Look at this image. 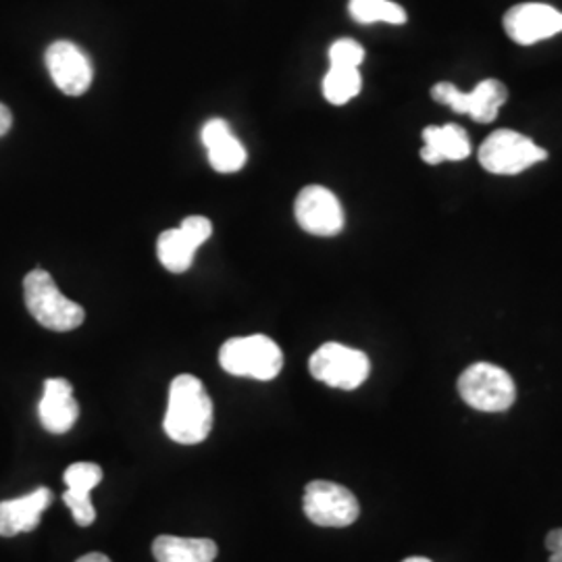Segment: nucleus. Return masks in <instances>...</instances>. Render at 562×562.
Wrapping results in <instances>:
<instances>
[{
  "instance_id": "nucleus-9",
  "label": "nucleus",
  "mask_w": 562,
  "mask_h": 562,
  "mask_svg": "<svg viewBox=\"0 0 562 562\" xmlns=\"http://www.w3.org/2000/svg\"><path fill=\"white\" fill-rule=\"evenodd\" d=\"M296 222L304 232L322 238L338 236L344 229V209L338 196L323 186L302 188L294 204Z\"/></svg>"
},
{
  "instance_id": "nucleus-16",
  "label": "nucleus",
  "mask_w": 562,
  "mask_h": 562,
  "mask_svg": "<svg viewBox=\"0 0 562 562\" xmlns=\"http://www.w3.org/2000/svg\"><path fill=\"white\" fill-rule=\"evenodd\" d=\"M217 552V543L206 538L159 536L153 542V557L157 562H215Z\"/></svg>"
},
{
  "instance_id": "nucleus-2",
  "label": "nucleus",
  "mask_w": 562,
  "mask_h": 562,
  "mask_svg": "<svg viewBox=\"0 0 562 562\" xmlns=\"http://www.w3.org/2000/svg\"><path fill=\"white\" fill-rule=\"evenodd\" d=\"M23 296L32 317L50 331L78 329L86 319L80 304L63 296L50 273L44 269H34L25 276Z\"/></svg>"
},
{
  "instance_id": "nucleus-17",
  "label": "nucleus",
  "mask_w": 562,
  "mask_h": 562,
  "mask_svg": "<svg viewBox=\"0 0 562 562\" xmlns=\"http://www.w3.org/2000/svg\"><path fill=\"white\" fill-rule=\"evenodd\" d=\"M199 246L190 240L181 227L162 232L157 240V255L162 267L171 273H183L192 267Z\"/></svg>"
},
{
  "instance_id": "nucleus-4",
  "label": "nucleus",
  "mask_w": 562,
  "mask_h": 562,
  "mask_svg": "<svg viewBox=\"0 0 562 562\" xmlns=\"http://www.w3.org/2000/svg\"><path fill=\"white\" fill-rule=\"evenodd\" d=\"M459 394L471 408L482 413H504L517 401L513 378L492 362H475L462 371Z\"/></svg>"
},
{
  "instance_id": "nucleus-8",
  "label": "nucleus",
  "mask_w": 562,
  "mask_h": 562,
  "mask_svg": "<svg viewBox=\"0 0 562 562\" xmlns=\"http://www.w3.org/2000/svg\"><path fill=\"white\" fill-rule=\"evenodd\" d=\"M431 99L450 106L454 113L469 115L471 120L480 123H490L498 117L504 102L508 99V90L498 80L480 81L471 92H462L450 81H440L431 88Z\"/></svg>"
},
{
  "instance_id": "nucleus-19",
  "label": "nucleus",
  "mask_w": 562,
  "mask_h": 562,
  "mask_svg": "<svg viewBox=\"0 0 562 562\" xmlns=\"http://www.w3.org/2000/svg\"><path fill=\"white\" fill-rule=\"evenodd\" d=\"M348 13L357 23L385 21L392 25H402L406 21V13L401 4L390 0H350Z\"/></svg>"
},
{
  "instance_id": "nucleus-11",
  "label": "nucleus",
  "mask_w": 562,
  "mask_h": 562,
  "mask_svg": "<svg viewBox=\"0 0 562 562\" xmlns=\"http://www.w3.org/2000/svg\"><path fill=\"white\" fill-rule=\"evenodd\" d=\"M508 38L521 46L552 38L562 32V13L543 2H522L504 15Z\"/></svg>"
},
{
  "instance_id": "nucleus-12",
  "label": "nucleus",
  "mask_w": 562,
  "mask_h": 562,
  "mask_svg": "<svg viewBox=\"0 0 562 562\" xmlns=\"http://www.w3.org/2000/svg\"><path fill=\"white\" fill-rule=\"evenodd\" d=\"M38 417L46 431L67 434L80 417V404L74 398L71 383L53 378L44 383V396L38 404Z\"/></svg>"
},
{
  "instance_id": "nucleus-1",
  "label": "nucleus",
  "mask_w": 562,
  "mask_h": 562,
  "mask_svg": "<svg viewBox=\"0 0 562 562\" xmlns=\"http://www.w3.org/2000/svg\"><path fill=\"white\" fill-rule=\"evenodd\" d=\"M162 427L173 442L183 446L209 438L213 429V401L199 378L183 373L171 382Z\"/></svg>"
},
{
  "instance_id": "nucleus-14",
  "label": "nucleus",
  "mask_w": 562,
  "mask_h": 562,
  "mask_svg": "<svg viewBox=\"0 0 562 562\" xmlns=\"http://www.w3.org/2000/svg\"><path fill=\"white\" fill-rule=\"evenodd\" d=\"M202 144L209 162L217 173H236L246 165V148L232 134L227 121L211 120L202 127Z\"/></svg>"
},
{
  "instance_id": "nucleus-25",
  "label": "nucleus",
  "mask_w": 562,
  "mask_h": 562,
  "mask_svg": "<svg viewBox=\"0 0 562 562\" xmlns=\"http://www.w3.org/2000/svg\"><path fill=\"white\" fill-rule=\"evenodd\" d=\"M11 125H13V115H11V111L0 102V136H4V134L11 130Z\"/></svg>"
},
{
  "instance_id": "nucleus-22",
  "label": "nucleus",
  "mask_w": 562,
  "mask_h": 562,
  "mask_svg": "<svg viewBox=\"0 0 562 562\" xmlns=\"http://www.w3.org/2000/svg\"><path fill=\"white\" fill-rule=\"evenodd\" d=\"M63 503L69 506V510L74 515V521L78 522L80 527H90L92 522L97 521V510H94V504L90 501V494L67 490L63 494Z\"/></svg>"
},
{
  "instance_id": "nucleus-23",
  "label": "nucleus",
  "mask_w": 562,
  "mask_h": 562,
  "mask_svg": "<svg viewBox=\"0 0 562 562\" xmlns=\"http://www.w3.org/2000/svg\"><path fill=\"white\" fill-rule=\"evenodd\" d=\"M180 227L183 229V234L194 241L199 248L213 236V223H211V220H206V217H201V215L186 217L181 222Z\"/></svg>"
},
{
  "instance_id": "nucleus-21",
  "label": "nucleus",
  "mask_w": 562,
  "mask_h": 562,
  "mask_svg": "<svg viewBox=\"0 0 562 562\" xmlns=\"http://www.w3.org/2000/svg\"><path fill=\"white\" fill-rule=\"evenodd\" d=\"M364 60V48L357 41L341 38L329 48V67H352L359 69Z\"/></svg>"
},
{
  "instance_id": "nucleus-15",
  "label": "nucleus",
  "mask_w": 562,
  "mask_h": 562,
  "mask_svg": "<svg viewBox=\"0 0 562 562\" xmlns=\"http://www.w3.org/2000/svg\"><path fill=\"white\" fill-rule=\"evenodd\" d=\"M471 155V140L457 123L429 125L423 130L422 159L427 165L462 161Z\"/></svg>"
},
{
  "instance_id": "nucleus-24",
  "label": "nucleus",
  "mask_w": 562,
  "mask_h": 562,
  "mask_svg": "<svg viewBox=\"0 0 562 562\" xmlns=\"http://www.w3.org/2000/svg\"><path fill=\"white\" fill-rule=\"evenodd\" d=\"M546 548L550 550V554L562 552V527L561 529H552V531L546 536Z\"/></svg>"
},
{
  "instance_id": "nucleus-27",
  "label": "nucleus",
  "mask_w": 562,
  "mask_h": 562,
  "mask_svg": "<svg viewBox=\"0 0 562 562\" xmlns=\"http://www.w3.org/2000/svg\"><path fill=\"white\" fill-rule=\"evenodd\" d=\"M550 562H562V552H554V554H550Z\"/></svg>"
},
{
  "instance_id": "nucleus-6",
  "label": "nucleus",
  "mask_w": 562,
  "mask_h": 562,
  "mask_svg": "<svg viewBox=\"0 0 562 562\" xmlns=\"http://www.w3.org/2000/svg\"><path fill=\"white\" fill-rule=\"evenodd\" d=\"M308 369L317 382L350 392L367 382L371 362L361 350L348 348L338 341H327L315 350Z\"/></svg>"
},
{
  "instance_id": "nucleus-7",
  "label": "nucleus",
  "mask_w": 562,
  "mask_h": 562,
  "mask_svg": "<svg viewBox=\"0 0 562 562\" xmlns=\"http://www.w3.org/2000/svg\"><path fill=\"white\" fill-rule=\"evenodd\" d=\"M302 508L306 519L319 527H348L359 519L357 496L334 482H311L304 487Z\"/></svg>"
},
{
  "instance_id": "nucleus-13",
  "label": "nucleus",
  "mask_w": 562,
  "mask_h": 562,
  "mask_svg": "<svg viewBox=\"0 0 562 562\" xmlns=\"http://www.w3.org/2000/svg\"><path fill=\"white\" fill-rule=\"evenodd\" d=\"M53 492L38 487L27 496L0 503V536L13 538L20 533L34 531L41 525L42 513L53 503Z\"/></svg>"
},
{
  "instance_id": "nucleus-26",
  "label": "nucleus",
  "mask_w": 562,
  "mask_h": 562,
  "mask_svg": "<svg viewBox=\"0 0 562 562\" xmlns=\"http://www.w3.org/2000/svg\"><path fill=\"white\" fill-rule=\"evenodd\" d=\"M76 562H111L109 557H104L101 552H90V554H86V557H81Z\"/></svg>"
},
{
  "instance_id": "nucleus-3",
  "label": "nucleus",
  "mask_w": 562,
  "mask_h": 562,
  "mask_svg": "<svg viewBox=\"0 0 562 562\" xmlns=\"http://www.w3.org/2000/svg\"><path fill=\"white\" fill-rule=\"evenodd\" d=\"M220 364L229 375L271 382L283 369V352L276 341L262 334L232 338L220 350Z\"/></svg>"
},
{
  "instance_id": "nucleus-20",
  "label": "nucleus",
  "mask_w": 562,
  "mask_h": 562,
  "mask_svg": "<svg viewBox=\"0 0 562 562\" xmlns=\"http://www.w3.org/2000/svg\"><path fill=\"white\" fill-rule=\"evenodd\" d=\"M63 480L67 483V490L90 494L102 482V469L97 462H74L67 467Z\"/></svg>"
},
{
  "instance_id": "nucleus-28",
  "label": "nucleus",
  "mask_w": 562,
  "mask_h": 562,
  "mask_svg": "<svg viewBox=\"0 0 562 562\" xmlns=\"http://www.w3.org/2000/svg\"><path fill=\"white\" fill-rule=\"evenodd\" d=\"M402 562H431L429 559H423V557H413V559H406V561Z\"/></svg>"
},
{
  "instance_id": "nucleus-18",
  "label": "nucleus",
  "mask_w": 562,
  "mask_h": 562,
  "mask_svg": "<svg viewBox=\"0 0 562 562\" xmlns=\"http://www.w3.org/2000/svg\"><path fill=\"white\" fill-rule=\"evenodd\" d=\"M362 78L359 69L352 67H329L323 78V97L325 101L341 106L352 101L361 92Z\"/></svg>"
},
{
  "instance_id": "nucleus-10",
  "label": "nucleus",
  "mask_w": 562,
  "mask_h": 562,
  "mask_svg": "<svg viewBox=\"0 0 562 562\" xmlns=\"http://www.w3.org/2000/svg\"><path fill=\"white\" fill-rule=\"evenodd\" d=\"M44 60L55 86L67 97H81L94 80L92 63L74 42H53L46 48Z\"/></svg>"
},
{
  "instance_id": "nucleus-5",
  "label": "nucleus",
  "mask_w": 562,
  "mask_h": 562,
  "mask_svg": "<svg viewBox=\"0 0 562 562\" xmlns=\"http://www.w3.org/2000/svg\"><path fill=\"white\" fill-rule=\"evenodd\" d=\"M546 159L543 148L513 130H498L480 146V162L494 176H517Z\"/></svg>"
}]
</instances>
